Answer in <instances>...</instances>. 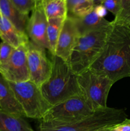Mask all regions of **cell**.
<instances>
[{
	"label": "cell",
	"mask_w": 130,
	"mask_h": 131,
	"mask_svg": "<svg viewBox=\"0 0 130 131\" xmlns=\"http://www.w3.org/2000/svg\"><path fill=\"white\" fill-rule=\"evenodd\" d=\"M90 69L104 74L113 83L130 77V27L112 21L105 44Z\"/></svg>",
	"instance_id": "1"
},
{
	"label": "cell",
	"mask_w": 130,
	"mask_h": 131,
	"mask_svg": "<svg viewBox=\"0 0 130 131\" xmlns=\"http://www.w3.org/2000/svg\"><path fill=\"white\" fill-rule=\"evenodd\" d=\"M52 69L49 78L40 86L43 96L51 106L82 94L78 83V74L68 62L52 56Z\"/></svg>",
	"instance_id": "2"
},
{
	"label": "cell",
	"mask_w": 130,
	"mask_h": 131,
	"mask_svg": "<svg viewBox=\"0 0 130 131\" xmlns=\"http://www.w3.org/2000/svg\"><path fill=\"white\" fill-rule=\"evenodd\" d=\"M111 24L112 22L108 26L79 36L68 62L76 74L89 69L98 58L105 44Z\"/></svg>",
	"instance_id": "3"
},
{
	"label": "cell",
	"mask_w": 130,
	"mask_h": 131,
	"mask_svg": "<svg viewBox=\"0 0 130 131\" xmlns=\"http://www.w3.org/2000/svg\"><path fill=\"white\" fill-rule=\"evenodd\" d=\"M124 110L107 107L96 110L92 115L66 124H50L42 122L40 131H96L111 127L127 118Z\"/></svg>",
	"instance_id": "4"
},
{
	"label": "cell",
	"mask_w": 130,
	"mask_h": 131,
	"mask_svg": "<svg viewBox=\"0 0 130 131\" xmlns=\"http://www.w3.org/2000/svg\"><path fill=\"white\" fill-rule=\"evenodd\" d=\"M82 94L54 105L46 113L42 122L50 124H66L87 117L95 112Z\"/></svg>",
	"instance_id": "5"
},
{
	"label": "cell",
	"mask_w": 130,
	"mask_h": 131,
	"mask_svg": "<svg viewBox=\"0 0 130 131\" xmlns=\"http://www.w3.org/2000/svg\"><path fill=\"white\" fill-rule=\"evenodd\" d=\"M78 83L82 95L94 110L107 107L108 93L114 84L110 79L89 68L78 74Z\"/></svg>",
	"instance_id": "6"
},
{
	"label": "cell",
	"mask_w": 130,
	"mask_h": 131,
	"mask_svg": "<svg viewBox=\"0 0 130 131\" xmlns=\"http://www.w3.org/2000/svg\"><path fill=\"white\" fill-rule=\"evenodd\" d=\"M9 84L21 106L25 117L42 120L52 106L45 99L40 87L30 80L20 83L9 82Z\"/></svg>",
	"instance_id": "7"
},
{
	"label": "cell",
	"mask_w": 130,
	"mask_h": 131,
	"mask_svg": "<svg viewBox=\"0 0 130 131\" xmlns=\"http://www.w3.org/2000/svg\"><path fill=\"white\" fill-rule=\"evenodd\" d=\"M27 60L30 81L40 87L50 75L52 62L47 58L45 49L30 40L27 43Z\"/></svg>",
	"instance_id": "8"
},
{
	"label": "cell",
	"mask_w": 130,
	"mask_h": 131,
	"mask_svg": "<svg viewBox=\"0 0 130 131\" xmlns=\"http://www.w3.org/2000/svg\"><path fill=\"white\" fill-rule=\"evenodd\" d=\"M0 75L11 83L30 80L27 60V43L15 49L8 61L0 65Z\"/></svg>",
	"instance_id": "9"
},
{
	"label": "cell",
	"mask_w": 130,
	"mask_h": 131,
	"mask_svg": "<svg viewBox=\"0 0 130 131\" xmlns=\"http://www.w3.org/2000/svg\"><path fill=\"white\" fill-rule=\"evenodd\" d=\"M47 24L48 19L45 13L43 4L36 3L28 20L26 34L31 42L49 51L47 35Z\"/></svg>",
	"instance_id": "10"
},
{
	"label": "cell",
	"mask_w": 130,
	"mask_h": 131,
	"mask_svg": "<svg viewBox=\"0 0 130 131\" xmlns=\"http://www.w3.org/2000/svg\"><path fill=\"white\" fill-rule=\"evenodd\" d=\"M79 36L73 19L66 17L57 40L55 55L69 62Z\"/></svg>",
	"instance_id": "11"
},
{
	"label": "cell",
	"mask_w": 130,
	"mask_h": 131,
	"mask_svg": "<svg viewBox=\"0 0 130 131\" xmlns=\"http://www.w3.org/2000/svg\"><path fill=\"white\" fill-rule=\"evenodd\" d=\"M0 109L11 115L25 117L9 82L0 75Z\"/></svg>",
	"instance_id": "12"
},
{
	"label": "cell",
	"mask_w": 130,
	"mask_h": 131,
	"mask_svg": "<svg viewBox=\"0 0 130 131\" xmlns=\"http://www.w3.org/2000/svg\"><path fill=\"white\" fill-rule=\"evenodd\" d=\"M0 38L15 49L29 41L28 35L19 31L6 18L0 15Z\"/></svg>",
	"instance_id": "13"
},
{
	"label": "cell",
	"mask_w": 130,
	"mask_h": 131,
	"mask_svg": "<svg viewBox=\"0 0 130 131\" xmlns=\"http://www.w3.org/2000/svg\"><path fill=\"white\" fill-rule=\"evenodd\" d=\"M0 13L8 19L18 30L26 34L29 15L20 12L10 0H0Z\"/></svg>",
	"instance_id": "14"
},
{
	"label": "cell",
	"mask_w": 130,
	"mask_h": 131,
	"mask_svg": "<svg viewBox=\"0 0 130 131\" xmlns=\"http://www.w3.org/2000/svg\"><path fill=\"white\" fill-rule=\"evenodd\" d=\"M73 19V18H71ZM76 24L80 36L109 26L111 22L97 15L94 9L89 14L80 18L73 19Z\"/></svg>",
	"instance_id": "15"
},
{
	"label": "cell",
	"mask_w": 130,
	"mask_h": 131,
	"mask_svg": "<svg viewBox=\"0 0 130 131\" xmlns=\"http://www.w3.org/2000/svg\"><path fill=\"white\" fill-rule=\"evenodd\" d=\"M0 131H34L23 117L0 109Z\"/></svg>",
	"instance_id": "16"
},
{
	"label": "cell",
	"mask_w": 130,
	"mask_h": 131,
	"mask_svg": "<svg viewBox=\"0 0 130 131\" xmlns=\"http://www.w3.org/2000/svg\"><path fill=\"white\" fill-rule=\"evenodd\" d=\"M67 17L80 18L93 10L94 5L90 0H66Z\"/></svg>",
	"instance_id": "17"
},
{
	"label": "cell",
	"mask_w": 130,
	"mask_h": 131,
	"mask_svg": "<svg viewBox=\"0 0 130 131\" xmlns=\"http://www.w3.org/2000/svg\"><path fill=\"white\" fill-rule=\"evenodd\" d=\"M66 18H52L48 19L47 35L50 50L52 56L55 55L57 40Z\"/></svg>",
	"instance_id": "18"
},
{
	"label": "cell",
	"mask_w": 130,
	"mask_h": 131,
	"mask_svg": "<svg viewBox=\"0 0 130 131\" xmlns=\"http://www.w3.org/2000/svg\"><path fill=\"white\" fill-rule=\"evenodd\" d=\"M43 8L48 19L67 17L66 0H49L43 4Z\"/></svg>",
	"instance_id": "19"
},
{
	"label": "cell",
	"mask_w": 130,
	"mask_h": 131,
	"mask_svg": "<svg viewBox=\"0 0 130 131\" xmlns=\"http://www.w3.org/2000/svg\"><path fill=\"white\" fill-rule=\"evenodd\" d=\"M114 20L130 27V0H121V9Z\"/></svg>",
	"instance_id": "20"
},
{
	"label": "cell",
	"mask_w": 130,
	"mask_h": 131,
	"mask_svg": "<svg viewBox=\"0 0 130 131\" xmlns=\"http://www.w3.org/2000/svg\"><path fill=\"white\" fill-rule=\"evenodd\" d=\"M11 3L21 13L29 15L35 8L36 0H10Z\"/></svg>",
	"instance_id": "21"
},
{
	"label": "cell",
	"mask_w": 130,
	"mask_h": 131,
	"mask_svg": "<svg viewBox=\"0 0 130 131\" xmlns=\"http://www.w3.org/2000/svg\"><path fill=\"white\" fill-rule=\"evenodd\" d=\"M101 5L104 6L107 11L117 17L121 9V0H102Z\"/></svg>",
	"instance_id": "22"
},
{
	"label": "cell",
	"mask_w": 130,
	"mask_h": 131,
	"mask_svg": "<svg viewBox=\"0 0 130 131\" xmlns=\"http://www.w3.org/2000/svg\"><path fill=\"white\" fill-rule=\"evenodd\" d=\"M15 48L5 42L0 43V65L4 64L11 56Z\"/></svg>",
	"instance_id": "23"
},
{
	"label": "cell",
	"mask_w": 130,
	"mask_h": 131,
	"mask_svg": "<svg viewBox=\"0 0 130 131\" xmlns=\"http://www.w3.org/2000/svg\"><path fill=\"white\" fill-rule=\"evenodd\" d=\"M110 131H130V119L127 118L120 124L110 127Z\"/></svg>",
	"instance_id": "24"
},
{
	"label": "cell",
	"mask_w": 130,
	"mask_h": 131,
	"mask_svg": "<svg viewBox=\"0 0 130 131\" xmlns=\"http://www.w3.org/2000/svg\"><path fill=\"white\" fill-rule=\"evenodd\" d=\"M94 11L96 12V13L97 14V15H99L101 17L105 18V16L107 15V10L103 6H102L101 5H97V6H94Z\"/></svg>",
	"instance_id": "25"
},
{
	"label": "cell",
	"mask_w": 130,
	"mask_h": 131,
	"mask_svg": "<svg viewBox=\"0 0 130 131\" xmlns=\"http://www.w3.org/2000/svg\"><path fill=\"white\" fill-rule=\"evenodd\" d=\"M90 1L93 3L94 6H96L97 5H101V3L102 0H90Z\"/></svg>",
	"instance_id": "26"
},
{
	"label": "cell",
	"mask_w": 130,
	"mask_h": 131,
	"mask_svg": "<svg viewBox=\"0 0 130 131\" xmlns=\"http://www.w3.org/2000/svg\"><path fill=\"white\" fill-rule=\"evenodd\" d=\"M110 127H107V128H104V129H99V130H96V131H110Z\"/></svg>",
	"instance_id": "27"
},
{
	"label": "cell",
	"mask_w": 130,
	"mask_h": 131,
	"mask_svg": "<svg viewBox=\"0 0 130 131\" xmlns=\"http://www.w3.org/2000/svg\"><path fill=\"white\" fill-rule=\"evenodd\" d=\"M0 15H1V13H0Z\"/></svg>",
	"instance_id": "28"
}]
</instances>
